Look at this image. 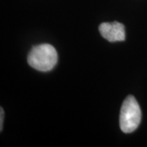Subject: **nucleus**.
I'll use <instances>...</instances> for the list:
<instances>
[{
	"label": "nucleus",
	"mask_w": 147,
	"mask_h": 147,
	"mask_svg": "<svg viewBox=\"0 0 147 147\" xmlns=\"http://www.w3.org/2000/svg\"><path fill=\"white\" fill-rule=\"evenodd\" d=\"M99 31L101 36L109 42H120L125 40V28L120 22L101 23L99 26Z\"/></svg>",
	"instance_id": "7ed1b4c3"
},
{
	"label": "nucleus",
	"mask_w": 147,
	"mask_h": 147,
	"mask_svg": "<svg viewBox=\"0 0 147 147\" xmlns=\"http://www.w3.org/2000/svg\"><path fill=\"white\" fill-rule=\"evenodd\" d=\"M57 53L55 47L43 43L37 45L30 50L27 61L32 68L38 71H50L57 63Z\"/></svg>",
	"instance_id": "f257e3e1"
},
{
	"label": "nucleus",
	"mask_w": 147,
	"mask_h": 147,
	"mask_svg": "<svg viewBox=\"0 0 147 147\" xmlns=\"http://www.w3.org/2000/svg\"><path fill=\"white\" fill-rule=\"evenodd\" d=\"M142 120V110L133 96H127L120 110L119 126L124 133H131L137 129Z\"/></svg>",
	"instance_id": "f03ea898"
},
{
	"label": "nucleus",
	"mask_w": 147,
	"mask_h": 147,
	"mask_svg": "<svg viewBox=\"0 0 147 147\" xmlns=\"http://www.w3.org/2000/svg\"><path fill=\"white\" fill-rule=\"evenodd\" d=\"M3 116H4V111L3 109L1 107V112H0V130H3Z\"/></svg>",
	"instance_id": "20e7f679"
}]
</instances>
